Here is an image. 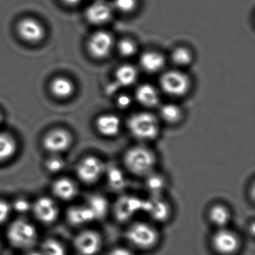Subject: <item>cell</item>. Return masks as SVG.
Segmentation results:
<instances>
[{
    "label": "cell",
    "instance_id": "9",
    "mask_svg": "<svg viewBox=\"0 0 255 255\" xmlns=\"http://www.w3.org/2000/svg\"><path fill=\"white\" fill-rule=\"evenodd\" d=\"M113 35L106 31H98L91 35L88 41L89 54L96 59H104L110 56L114 47Z\"/></svg>",
    "mask_w": 255,
    "mask_h": 255
},
{
    "label": "cell",
    "instance_id": "7",
    "mask_svg": "<svg viewBox=\"0 0 255 255\" xmlns=\"http://www.w3.org/2000/svg\"><path fill=\"white\" fill-rule=\"evenodd\" d=\"M212 246L215 252L220 255H233L240 247L238 236L226 228H219L211 239Z\"/></svg>",
    "mask_w": 255,
    "mask_h": 255
},
{
    "label": "cell",
    "instance_id": "41",
    "mask_svg": "<svg viewBox=\"0 0 255 255\" xmlns=\"http://www.w3.org/2000/svg\"><path fill=\"white\" fill-rule=\"evenodd\" d=\"M0 250H1V244H0Z\"/></svg>",
    "mask_w": 255,
    "mask_h": 255
},
{
    "label": "cell",
    "instance_id": "13",
    "mask_svg": "<svg viewBox=\"0 0 255 255\" xmlns=\"http://www.w3.org/2000/svg\"><path fill=\"white\" fill-rule=\"evenodd\" d=\"M17 31L22 40L30 44L41 42L46 34L43 25L31 17H26L20 20L17 23Z\"/></svg>",
    "mask_w": 255,
    "mask_h": 255
},
{
    "label": "cell",
    "instance_id": "4",
    "mask_svg": "<svg viewBox=\"0 0 255 255\" xmlns=\"http://www.w3.org/2000/svg\"><path fill=\"white\" fill-rule=\"evenodd\" d=\"M129 244L140 250H149L156 246L159 234L154 227L144 222L131 224L126 231Z\"/></svg>",
    "mask_w": 255,
    "mask_h": 255
},
{
    "label": "cell",
    "instance_id": "5",
    "mask_svg": "<svg viewBox=\"0 0 255 255\" xmlns=\"http://www.w3.org/2000/svg\"><path fill=\"white\" fill-rule=\"evenodd\" d=\"M159 86L164 93L171 97L184 96L191 87L189 76L180 70L165 71L159 78Z\"/></svg>",
    "mask_w": 255,
    "mask_h": 255
},
{
    "label": "cell",
    "instance_id": "15",
    "mask_svg": "<svg viewBox=\"0 0 255 255\" xmlns=\"http://www.w3.org/2000/svg\"><path fill=\"white\" fill-rule=\"evenodd\" d=\"M142 212L147 213L153 220L163 222L169 216L170 208L161 196H151L150 199L143 201Z\"/></svg>",
    "mask_w": 255,
    "mask_h": 255
},
{
    "label": "cell",
    "instance_id": "27",
    "mask_svg": "<svg viewBox=\"0 0 255 255\" xmlns=\"http://www.w3.org/2000/svg\"><path fill=\"white\" fill-rule=\"evenodd\" d=\"M171 59L176 66L183 68L192 64L193 61V53L187 47H176L171 53Z\"/></svg>",
    "mask_w": 255,
    "mask_h": 255
},
{
    "label": "cell",
    "instance_id": "35",
    "mask_svg": "<svg viewBox=\"0 0 255 255\" xmlns=\"http://www.w3.org/2000/svg\"><path fill=\"white\" fill-rule=\"evenodd\" d=\"M12 208L10 203L5 200L0 199V225L5 223L10 215Z\"/></svg>",
    "mask_w": 255,
    "mask_h": 255
},
{
    "label": "cell",
    "instance_id": "11",
    "mask_svg": "<svg viewBox=\"0 0 255 255\" xmlns=\"http://www.w3.org/2000/svg\"><path fill=\"white\" fill-rule=\"evenodd\" d=\"M37 220L44 225H50L57 220L59 209L54 200L50 197H40L32 203V210Z\"/></svg>",
    "mask_w": 255,
    "mask_h": 255
},
{
    "label": "cell",
    "instance_id": "30",
    "mask_svg": "<svg viewBox=\"0 0 255 255\" xmlns=\"http://www.w3.org/2000/svg\"><path fill=\"white\" fill-rule=\"evenodd\" d=\"M107 180L113 190H122L126 186V179L124 173L119 168H112L107 170Z\"/></svg>",
    "mask_w": 255,
    "mask_h": 255
},
{
    "label": "cell",
    "instance_id": "2",
    "mask_svg": "<svg viewBox=\"0 0 255 255\" xmlns=\"http://www.w3.org/2000/svg\"><path fill=\"white\" fill-rule=\"evenodd\" d=\"M128 127L132 136L142 141L154 140L160 131L159 119L148 112L134 113L128 119Z\"/></svg>",
    "mask_w": 255,
    "mask_h": 255
},
{
    "label": "cell",
    "instance_id": "1",
    "mask_svg": "<svg viewBox=\"0 0 255 255\" xmlns=\"http://www.w3.org/2000/svg\"><path fill=\"white\" fill-rule=\"evenodd\" d=\"M125 168L132 175L146 177L154 171L156 157L151 149L144 145L130 147L123 158Z\"/></svg>",
    "mask_w": 255,
    "mask_h": 255
},
{
    "label": "cell",
    "instance_id": "17",
    "mask_svg": "<svg viewBox=\"0 0 255 255\" xmlns=\"http://www.w3.org/2000/svg\"><path fill=\"white\" fill-rule=\"evenodd\" d=\"M51 189L54 196L63 201H71L78 193L77 184L66 177L56 179L52 184Z\"/></svg>",
    "mask_w": 255,
    "mask_h": 255
},
{
    "label": "cell",
    "instance_id": "12",
    "mask_svg": "<svg viewBox=\"0 0 255 255\" xmlns=\"http://www.w3.org/2000/svg\"><path fill=\"white\" fill-rule=\"evenodd\" d=\"M143 201L133 195H124L114 206V214L121 222H127L142 212Z\"/></svg>",
    "mask_w": 255,
    "mask_h": 255
},
{
    "label": "cell",
    "instance_id": "29",
    "mask_svg": "<svg viewBox=\"0 0 255 255\" xmlns=\"http://www.w3.org/2000/svg\"><path fill=\"white\" fill-rule=\"evenodd\" d=\"M43 255H66V249L64 245L54 238H48L41 244Z\"/></svg>",
    "mask_w": 255,
    "mask_h": 255
},
{
    "label": "cell",
    "instance_id": "8",
    "mask_svg": "<svg viewBox=\"0 0 255 255\" xmlns=\"http://www.w3.org/2000/svg\"><path fill=\"white\" fill-rule=\"evenodd\" d=\"M73 142L71 134L66 129H54L47 132L43 139V147L50 154L60 155L71 147Z\"/></svg>",
    "mask_w": 255,
    "mask_h": 255
},
{
    "label": "cell",
    "instance_id": "14",
    "mask_svg": "<svg viewBox=\"0 0 255 255\" xmlns=\"http://www.w3.org/2000/svg\"><path fill=\"white\" fill-rule=\"evenodd\" d=\"M113 8L104 0H95L86 10V17L93 25H104L113 17Z\"/></svg>",
    "mask_w": 255,
    "mask_h": 255
},
{
    "label": "cell",
    "instance_id": "39",
    "mask_svg": "<svg viewBox=\"0 0 255 255\" xmlns=\"http://www.w3.org/2000/svg\"><path fill=\"white\" fill-rule=\"evenodd\" d=\"M28 255H43V254L41 252H32Z\"/></svg>",
    "mask_w": 255,
    "mask_h": 255
},
{
    "label": "cell",
    "instance_id": "32",
    "mask_svg": "<svg viewBox=\"0 0 255 255\" xmlns=\"http://www.w3.org/2000/svg\"><path fill=\"white\" fill-rule=\"evenodd\" d=\"M46 170L52 174L60 172L66 166L65 159L58 154H51V156L45 161Z\"/></svg>",
    "mask_w": 255,
    "mask_h": 255
},
{
    "label": "cell",
    "instance_id": "34",
    "mask_svg": "<svg viewBox=\"0 0 255 255\" xmlns=\"http://www.w3.org/2000/svg\"><path fill=\"white\" fill-rule=\"evenodd\" d=\"M32 204L29 200L24 198H18L11 204V208L19 213H26L32 210Z\"/></svg>",
    "mask_w": 255,
    "mask_h": 255
},
{
    "label": "cell",
    "instance_id": "19",
    "mask_svg": "<svg viewBox=\"0 0 255 255\" xmlns=\"http://www.w3.org/2000/svg\"><path fill=\"white\" fill-rule=\"evenodd\" d=\"M139 64L143 71L148 74H156L163 69L165 57L162 53L153 50L144 52L139 59Z\"/></svg>",
    "mask_w": 255,
    "mask_h": 255
},
{
    "label": "cell",
    "instance_id": "25",
    "mask_svg": "<svg viewBox=\"0 0 255 255\" xmlns=\"http://www.w3.org/2000/svg\"><path fill=\"white\" fill-rule=\"evenodd\" d=\"M86 205L93 213L95 220L103 219L108 213L110 207L107 198L99 194L90 195L88 198Z\"/></svg>",
    "mask_w": 255,
    "mask_h": 255
},
{
    "label": "cell",
    "instance_id": "3",
    "mask_svg": "<svg viewBox=\"0 0 255 255\" xmlns=\"http://www.w3.org/2000/svg\"><path fill=\"white\" fill-rule=\"evenodd\" d=\"M7 238L10 244L15 249L27 250L36 243L38 231L29 221L18 219L8 226Z\"/></svg>",
    "mask_w": 255,
    "mask_h": 255
},
{
    "label": "cell",
    "instance_id": "21",
    "mask_svg": "<svg viewBox=\"0 0 255 255\" xmlns=\"http://www.w3.org/2000/svg\"><path fill=\"white\" fill-rule=\"evenodd\" d=\"M138 70L132 65H122L117 68L115 73V80L116 84L120 89L129 87L135 84L138 80Z\"/></svg>",
    "mask_w": 255,
    "mask_h": 255
},
{
    "label": "cell",
    "instance_id": "38",
    "mask_svg": "<svg viewBox=\"0 0 255 255\" xmlns=\"http://www.w3.org/2000/svg\"><path fill=\"white\" fill-rule=\"evenodd\" d=\"M61 1L68 6H75L80 4L82 0H61Z\"/></svg>",
    "mask_w": 255,
    "mask_h": 255
},
{
    "label": "cell",
    "instance_id": "6",
    "mask_svg": "<svg viewBox=\"0 0 255 255\" xmlns=\"http://www.w3.org/2000/svg\"><path fill=\"white\" fill-rule=\"evenodd\" d=\"M106 172L104 162L97 156L83 158L77 164L76 173L80 181L85 184H95Z\"/></svg>",
    "mask_w": 255,
    "mask_h": 255
},
{
    "label": "cell",
    "instance_id": "28",
    "mask_svg": "<svg viewBox=\"0 0 255 255\" xmlns=\"http://www.w3.org/2000/svg\"><path fill=\"white\" fill-rule=\"evenodd\" d=\"M146 187L151 196H161L165 187V179L153 171L146 177Z\"/></svg>",
    "mask_w": 255,
    "mask_h": 255
},
{
    "label": "cell",
    "instance_id": "26",
    "mask_svg": "<svg viewBox=\"0 0 255 255\" xmlns=\"http://www.w3.org/2000/svg\"><path fill=\"white\" fill-rule=\"evenodd\" d=\"M159 117L168 125H176L183 119V111L177 104L168 103L161 106Z\"/></svg>",
    "mask_w": 255,
    "mask_h": 255
},
{
    "label": "cell",
    "instance_id": "20",
    "mask_svg": "<svg viewBox=\"0 0 255 255\" xmlns=\"http://www.w3.org/2000/svg\"><path fill=\"white\" fill-rule=\"evenodd\" d=\"M66 218L73 226H82L95 220L93 213L87 205L73 206L68 209Z\"/></svg>",
    "mask_w": 255,
    "mask_h": 255
},
{
    "label": "cell",
    "instance_id": "23",
    "mask_svg": "<svg viewBox=\"0 0 255 255\" xmlns=\"http://www.w3.org/2000/svg\"><path fill=\"white\" fill-rule=\"evenodd\" d=\"M17 144L12 135L0 132V163L10 160L17 153Z\"/></svg>",
    "mask_w": 255,
    "mask_h": 255
},
{
    "label": "cell",
    "instance_id": "33",
    "mask_svg": "<svg viewBox=\"0 0 255 255\" xmlns=\"http://www.w3.org/2000/svg\"><path fill=\"white\" fill-rule=\"evenodd\" d=\"M137 5V0H114L113 2V7L124 14H129L135 11Z\"/></svg>",
    "mask_w": 255,
    "mask_h": 255
},
{
    "label": "cell",
    "instance_id": "18",
    "mask_svg": "<svg viewBox=\"0 0 255 255\" xmlns=\"http://www.w3.org/2000/svg\"><path fill=\"white\" fill-rule=\"evenodd\" d=\"M137 102L146 108L157 107L160 101L159 92L153 85L144 83L137 87L135 92Z\"/></svg>",
    "mask_w": 255,
    "mask_h": 255
},
{
    "label": "cell",
    "instance_id": "24",
    "mask_svg": "<svg viewBox=\"0 0 255 255\" xmlns=\"http://www.w3.org/2000/svg\"><path fill=\"white\" fill-rule=\"evenodd\" d=\"M210 222L218 228H224L231 220V212L222 204H216L210 209L208 213Z\"/></svg>",
    "mask_w": 255,
    "mask_h": 255
},
{
    "label": "cell",
    "instance_id": "10",
    "mask_svg": "<svg viewBox=\"0 0 255 255\" xmlns=\"http://www.w3.org/2000/svg\"><path fill=\"white\" fill-rule=\"evenodd\" d=\"M74 246L80 255H96L101 251L102 238L96 231L85 230L76 236Z\"/></svg>",
    "mask_w": 255,
    "mask_h": 255
},
{
    "label": "cell",
    "instance_id": "36",
    "mask_svg": "<svg viewBox=\"0 0 255 255\" xmlns=\"http://www.w3.org/2000/svg\"><path fill=\"white\" fill-rule=\"evenodd\" d=\"M132 102V100L131 97L126 95V94H122V95H119L117 100H116L117 107L119 108L122 109V110H125V109L130 107Z\"/></svg>",
    "mask_w": 255,
    "mask_h": 255
},
{
    "label": "cell",
    "instance_id": "16",
    "mask_svg": "<svg viewBox=\"0 0 255 255\" xmlns=\"http://www.w3.org/2000/svg\"><path fill=\"white\" fill-rule=\"evenodd\" d=\"M95 128L103 136L113 138L120 132L122 122L119 116L116 115H101L95 121Z\"/></svg>",
    "mask_w": 255,
    "mask_h": 255
},
{
    "label": "cell",
    "instance_id": "40",
    "mask_svg": "<svg viewBox=\"0 0 255 255\" xmlns=\"http://www.w3.org/2000/svg\"><path fill=\"white\" fill-rule=\"evenodd\" d=\"M1 121H2V115L0 113V122H1Z\"/></svg>",
    "mask_w": 255,
    "mask_h": 255
},
{
    "label": "cell",
    "instance_id": "31",
    "mask_svg": "<svg viewBox=\"0 0 255 255\" xmlns=\"http://www.w3.org/2000/svg\"><path fill=\"white\" fill-rule=\"evenodd\" d=\"M118 51L123 57H132L138 51V46L133 40L130 38H123L118 44Z\"/></svg>",
    "mask_w": 255,
    "mask_h": 255
},
{
    "label": "cell",
    "instance_id": "37",
    "mask_svg": "<svg viewBox=\"0 0 255 255\" xmlns=\"http://www.w3.org/2000/svg\"><path fill=\"white\" fill-rule=\"evenodd\" d=\"M108 255H133V254L128 248L116 247L111 249Z\"/></svg>",
    "mask_w": 255,
    "mask_h": 255
},
{
    "label": "cell",
    "instance_id": "22",
    "mask_svg": "<svg viewBox=\"0 0 255 255\" xmlns=\"http://www.w3.org/2000/svg\"><path fill=\"white\" fill-rule=\"evenodd\" d=\"M50 91L59 99H67L74 95L75 86L74 83L66 77H56L52 80Z\"/></svg>",
    "mask_w": 255,
    "mask_h": 255
}]
</instances>
